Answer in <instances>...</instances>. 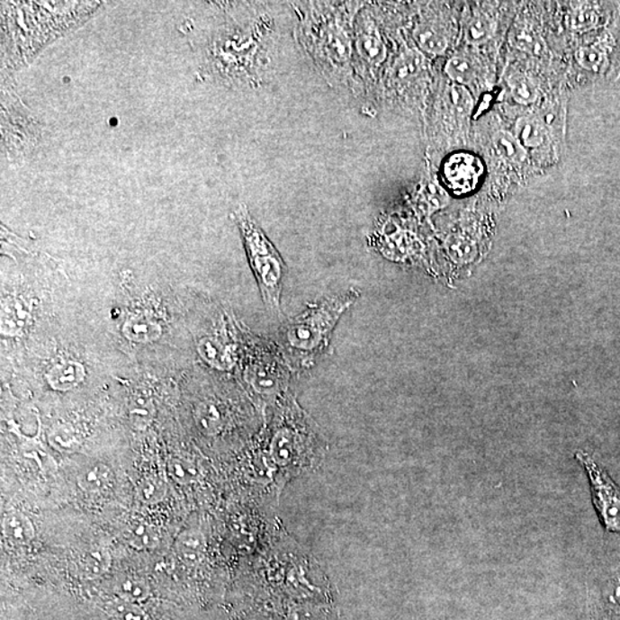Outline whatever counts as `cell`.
I'll return each instance as SVG.
<instances>
[{
	"mask_svg": "<svg viewBox=\"0 0 620 620\" xmlns=\"http://www.w3.org/2000/svg\"><path fill=\"white\" fill-rule=\"evenodd\" d=\"M359 298L356 290L334 295L308 307V310L281 328L282 355L294 368L310 367L326 351L341 316Z\"/></svg>",
	"mask_w": 620,
	"mask_h": 620,
	"instance_id": "1",
	"label": "cell"
},
{
	"mask_svg": "<svg viewBox=\"0 0 620 620\" xmlns=\"http://www.w3.org/2000/svg\"><path fill=\"white\" fill-rule=\"evenodd\" d=\"M280 422L270 443V456L282 473L308 467L319 452V435L292 399L285 398Z\"/></svg>",
	"mask_w": 620,
	"mask_h": 620,
	"instance_id": "2",
	"label": "cell"
},
{
	"mask_svg": "<svg viewBox=\"0 0 620 620\" xmlns=\"http://www.w3.org/2000/svg\"><path fill=\"white\" fill-rule=\"evenodd\" d=\"M241 235L247 247L249 264L260 286L265 305L272 313H278L281 307L283 281L285 265L272 241L249 215L247 207L237 211Z\"/></svg>",
	"mask_w": 620,
	"mask_h": 620,
	"instance_id": "3",
	"label": "cell"
},
{
	"mask_svg": "<svg viewBox=\"0 0 620 620\" xmlns=\"http://www.w3.org/2000/svg\"><path fill=\"white\" fill-rule=\"evenodd\" d=\"M577 460L580 462L589 476L593 505L603 526L607 532L620 535L619 486L589 454L577 453Z\"/></svg>",
	"mask_w": 620,
	"mask_h": 620,
	"instance_id": "4",
	"label": "cell"
},
{
	"mask_svg": "<svg viewBox=\"0 0 620 620\" xmlns=\"http://www.w3.org/2000/svg\"><path fill=\"white\" fill-rule=\"evenodd\" d=\"M484 172L481 162L473 154H452L444 164L443 174L449 190L455 194H465L476 189Z\"/></svg>",
	"mask_w": 620,
	"mask_h": 620,
	"instance_id": "5",
	"label": "cell"
},
{
	"mask_svg": "<svg viewBox=\"0 0 620 620\" xmlns=\"http://www.w3.org/2000/svg\"><path fill=\"white\" fill-rule=\"evenodd\" d=\"M619 48L618 39L613 29L602 32L592 43L578 49V65L587 72L605 74L613 65L614 57Z\"/></svg>",
	"mask_w": 620,
	"mask_h": 620,
	"instance_id": "6",
	"label": "cell"
},
{
	"mask_svg": "<svg viewBox=\"0 0 620 620\" xmlns=\"http://www.w3.org/2000/svg\"><path fill=\"white\" fill-rule=\"evenodd\" d=\"M356 49L362 59L372 66H380L386 59V47L376 24L370 20L360 23L356 36Z\"/></svg>",
	"mask_w": 620,
	"mask_h": 620,
	"instance_id": "7",
	"label": "cell"
},
{
	"mask_svg": "<svg viewBox=\"0 0 620 620\" xmlns=\"http://www.w3.org/2000/svg\"><path fill=\"white\" fill-rule=\"evenodd\" d=\"M414 40L420 51L427 56H441L447 51V31L436 21H422L414 29Z\"/></svg>",
	"mask_w": 620,
	"mask_h": 620,
	"instance_id": "8",
	"label": "cell"
},
{
	"mask_svg": "<svg viewBox=\"0 0 620 620\" xmlns=\"http://www.w3.org/2000/svg\"><path fill=\"white\" fill-rule=\"evenodd\" d=\"M85 376L86 370L80 362L64 361L49 370L47 381L52 390L66 392L80 385Z\"/></svg>",
	"mask_w": 620,
	"mask_h": 620,
	"instance_id": "9",
	"label": "cell"
},
{
	"mask_svg": "<svg viewBox=\"0 0 620 620\" xmlns=\"http://www.w3.org/2000/svg\"><path fill=\"white\" fill-rule=\"evenodd\" d=\"M122 334L132 343L148 344L160 338L162 328L159 323L147 316L134 315L123 323Z\"/></svg>",
	"mask_w": 620,
	"mask_h": 620,
	"instance_id": "10",
	"label": "cell"
},
{
	"mask_svg": "<svg viewBox=\"0 0 620 620\" xmlns=\"http://www.w3.org/2000/svg\"><path fill=\"white\" fill-rule=\"evenodd\" d=\"M198 353L206 364L219 370H229L234 365V353L230 346L214 337H203L198 343Z\"/></svg>",
	"mask_w": 620,
	"mask_h": 620,
	"instance_id": "11",
	"label": "cell"
},
{
	"mask_svg": "<svg viewBox=\"0 0 620 620\" xmlns=\"http://www.w3.org/2000/svg\"><path fill=\"white\" fill-rule=\"evenodd\" d=\"M207 543L205 536L199 530H186L178 536L175 551L178 559L186 565H197L201 563L205 555Z\"/></svg>",
	"mask_w": 620,
	"mask_h": 620,
	"instance_id": "12",
	"label": "cell"
},
{
	"mask_svg": "<svg viewBox=\"0 0 620 620\" xmlns=\"http://www.w3.org/2000/svg\"><path fill=\"white\" fill-rule=\"evenodd\" d=\"M29 320L26 303L16 298H7L2 306V334L7 337L20 335Z\"/></svg>",
	"mask_w": 620,
	"mask_h": 620,
	"instance_id": "13",
	"label": "cell"
},
{
	"mask_svg": "<svg viewBox=\"0 0 620 620\" xmlns=\"http://www.w3.org/2000/svg\"><path fill=\"white\" fill-rule=\"evenodd\" d=\"M424 69V56L416 49H408L395 60L392 78L399 85L413 82Z\"/></svg>",
	"mask_w": 620,
	"mask_h": 620,
	"instance_id": "14",
	"label": "cell"
},
{
	"mask_svg": "<svg viewBox=\"0 0 620 620\" xmlns=\"http://www.w3.org/2000/svg\"><path fill=\"white\" fill-rule=\"evenodd\" d=\"M3 532L8 541L14 544H27L34 539L35 528L26 515L13 511L3 520Z\"/></svg>",
	"mask_w": 620,
	"mask_h": 620,
	"instance_id": "15",
	"label": "cell"
},
{
	"mask_svg": "<svg viewBox=\"0 0 620 620\" xmlns=\"http://www.w3.org/2000/svg\"><path fill=\"white\" fill-rule=\"evenodd\" d=\"M113 480L111 470L102 463L87 465L77 474L78 486L90 493L103 492L108 489Z\"/></svg>",
	"mask_w": 620,
	"mask_h": 620,
	"instance_id": "16",
	"label": "cell"
},
{
	"mask_svg": "<svg viewBox=\"0 0 620 620\" xmlns=\"http://www.w3.org/2000/svg\"><path fill=\"white\" fill-rule=\"evenodd\" d=\"M602 6L598 3H580L570 16V26L574 31L589 32L600 26Z\"/></svg>",
	"mask_w": 620,
	"mask_h": 620,
	"instance_id": "17",
	"label": "cell"
},
{
	"mask_svg": "<svg viewBox=\"0 0 620 620\" xmlns=\"http://www.w3.org/2000/svg\"><path fill=\"white\" fill-rule=\"evenodd\" d=\"M497 22L489 13L476 12L465 28V39L469 44L482 45L493 39Z\"/></svg>",
	"mask_w": 620,
	"mask_h": 620,
	"instance_id": "18",
	"label": "cell"
},
{
	"mask_svg": "<svg viewBox=\"0 0 620 620\" xmlns=\"http://www.w3.org/2000/svg\"><path fill=\"white\" fill-rule=\"evenodd\" d=\"M114 592L121 600L137 603L147 600L151 589L147 580L136 576H122L114 582Z\"/></svg>",
	"mask_w": 620,
	"mask_h": 620,
	"instance_id": "19",
	"label": "cell"
},
{
	"mask_svg": "<svg viewBox=\"0 0 620 620\" xmlns=\"http://www.w3.org/2000/svg\"><path fill=\"white\" fill-rule=\"evenodd\" d=\"M515 131V136L526 148H538L547 139L544 124L535 118H520L516 122Z\"/></svg>",
	"mask_w": 620,
	"mask_h": 620,
	"instance_id": "20",
	"label": "cell"
},
{
	"mask_svg": "<svg viewBox=\"0 0 620 620\" xmlns=\"http://www.w3.org/2000/svg\"><path fill=\"white\" fill-rule=\"evenodd\" d=\"M493 144L499 156L509 162H522L526 159V148L520 144L517 137L507 131H498L493 137Z\"/></svg>",
	"mask_w": 620,
	"mask_h": 620,
	"instance_id": "21",
	"label": "cell"
},
{
	"mask_svg": "<svg viewBox=\"0 0 620 620\" xmlns=\"http://www.w3.org/2000/svg\"><path fill=\"white\" fill-rule=\"evenodd\" d=\"M445 72L455 85H467L474 80L477 75V67L472 58L467 56H453L447 61Z\"/></svg>",
	"mask_w": 620,
	"mask_h": 620,
	"instance_id": "22",
	"label": "cell"
},
{
	"mask_svg": "<svg viewBox=\"0 0 620 620\" xmlns=\"http://www.w3.org/2000/svg\"><path fill=\"white\" fill-rule=\"evenodd\" d=\"M609 570L602 586L603 603L611 614L620 617V561Z\"/></svg>",
	"mask_w": 620,
	"mask_h": 620,
	"instance_id": "23",
	"label": "cell"
},
{
	"mask_svg": "<svg viewBox=\"0 0 620 620\" xmlns=\"http://www.w3.org/2000/svg\"><path fill=\"white\" fill-rule=\"evenodd\" d=\"M126 538L137 549H151L160 543L159 531L144 522L131 524L126 532Z\"/></svg>",
	"mask_w": 620,
	"mask_h": 620,
	"instance_id": "24",
	"label": "cell"
},
{
	"mask_svg": "<svg viewBox=\"0 0 620 620\" xmlns=\"http://www.w3.org/2000/svg\"><path fill=\"white\" fill-rule=\"evenodd\" d=\"M102 614L106 620H147L144 611L136 603L119 598L103 603Z\"/></svg>",
	"mask_w": 620,
	"mask_h": 620,
	"instance_id": "25",
	"label": "cell"
},
{
	"mask_svg": "<svg viewBox=\"0 0 620 620\" xmlns=\"http://www.w3.org/2000/svg\"><path fill=\"white\" fill-rule=\"evenodd\" d=\"M510 94L519 105H532L539 98L538 86L526 75H515L509 80Z\"/></svg>",
	"mask_w": 620,
	"mask_h": 620,
	"instance_id": "26",
	"label": "cell"
},
{
	"mask_svg": "<svg viewBox=\"0 0 620 620\" xmlns=\"http://www.w3.org/2000/svg\"><path fill=\"white\" fill-rule=\"evenodd\" d=\"M129 416H130L131 423L137 428L149 426L154 416L152 399L144 393L132 395L130 402H129Z\"/></svg>",
	"mask_w": 620,
	"mask_h": 620,
	"instance_id": "27",
	"label": "cell"
},
{
	"mask_svg": "<svg viewBox=\"0 0 620 620\" xmlns=\"http://www.w3.org/2000/svg\"><path fill=\"white\" fill-rule=\"evenodd\" d=\"M197 424L207 435H216L223 427L222 414L214 403H203L197 410Z\"/></svg>",
	"mask_w": 620,
	"mask_h": 620,
	"instance_id": "28",
	"label": "cell"
},
{
	"mask_svg": "<svg viewBox=\"0 0 620 620\" xmlns=\"http://www.w3.org/2000/svg\"><path fill=\"white\" fill-rule=\"evenodd\" d=\"M167 493V485L159 477H148L141 481L137 489V495L145 505H154L160 502Z\"/></svg>",
	"mask_w": 620,
	"mask_h": 620,
	"instance_id": "29",
	"label": "cell"
},
{
	"mask_svg": "<svg viewBox=\"0 0 620 620\" xmlns=\"http://www.w3.org/2000/svg\"><path fill=\"white\" fill-rule=\"evenodd\" d=\"M111 557L106 551L95 549L90 551L82 557L81 569L86 577L94 578L101 576L110 567Z\"/></svg>",
	"mask_w": 620,
	"mask_h": 620,
	"instance_id": "30",
	"label": "cell"
},
{
	"mask_svg": "<svg viewBox=\"0 0 620 620\" xmlns=\"http://www.w3.org/2000/svg\"><path fill=\"white\" fill-rule=\"evenodd\" d=\"M447 102L452 110L459 115L467 116L472 113L473 101L472 94L465 86L454 85L447 91Z\"/></svg>",
	"mask_w": 620,
	"mask_h": 620,
	"instance_id": "31",
	"label": "cell"
},
{
	"mask_svg": "<svg viewBox=\"0 0 620 620\" xmlns=\"http://www.w3.org/2000/svg\"><path fill=\"white\" fill-rule=\"evenodd\" d=\"M49 444L58 451L72 452L77 448L78 441L76 434L69 427L59 426L54 427L49 436Z\"/></svg>",
	"mask_w": 620,
	"mask_h": 620,
	"instance_id": "32",
	"label": "cell"
},
{
	"mask_svg": "<svg viewBox=\"0 0 620 620\" xmlns=\"http://www.w3.org/2000/svg\"><path fill=\"white\" fill-rule=\"evenodd\" d=\"M514 44L516 48L531 54H539L543 49V40L536 36L534 29L528 26H522L515 31Z\"/></svg>",
	"mask_w": 620,
	"mask_h": 620,
	"instance_id": "33",
	"label": "cell"
},
{
	"mask_svg": "<svg viewBox=\"0 0 620 620\" xmlns=\"http://www.w3.org/2000/svg\"><path fill=\"white\" fill-rule=\"evenodd\" d=\"M168 472L170 477L178 484L186 485L197 481L198 472L193 463L182 459H173L169 462Z\"/></svg>",
	"mask_w": 620,
	"mask_h": 620,
	"instance_id": "34",
	"label": "cell"
}]
</instances>
